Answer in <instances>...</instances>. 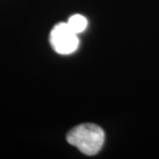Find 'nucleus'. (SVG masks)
<instances>
[{"instance_id":"1","label":"nucleus","mask_w":159,"mask_h":159,"mask_svg":"<svg viewBox=\"0 0 159 159\" xmlns=\"http://www.w3.org/2000/svg\"><path fill=\"white\" fill-rule=\"evenodd\" d=\"M104 131L93 123H85L75 126L67 133L66 139L85 155H95L101 150L104 143Z\"/></svg>"},{"instance_id":"2","label":"nucleus","mask_w":159,"mask_h":159,"mask_svg":"<svg viewBox=\"0 0 159 159\" xmlns=\"http://www.w3.org/2000/svg\"><path fill=\"white\" fill-rule=\"evenodd\" d=\"M50 43L53 49L61 55H69L79 47L77 33L67 23H58L50 33Z\"/></svg>"},{"instance_id":"3","label":"nucleus","mask_w":159,"mask_h":159,"mask_svg":"<svg viewBox=\"0 0 159 159\" xmlns=\"http://www.w3.org/2000/svg\"><path fill=\"white\" fill-rule=\"evenodd\" d=\"M67 24L69 25V27L78 34V33L83 32V31L86 29V27H87V25H88V21L84 16L77 14V15L71 16V17L68 19Z\"/></svg>"}]
</instances>
